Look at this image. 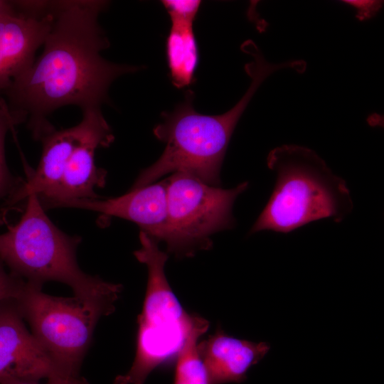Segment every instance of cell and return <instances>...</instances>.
<instances>
[{
    "instance_id": "11",
    "label": "cell",
    "mask_w": 384,
    "mask_h": 384,
    "mask_svg": "<svg viewBox=\"0 0 384 384\" xmlns=\"http://www.w3.org/2000/svg\"><path fill=\"white\" fill-rule=\"evenodd\" d=\"M62 208L83 209L100 214V217H117L132 221L157 242H166L168 238L166 178L130 188L118 197L72 201Z\"/></svg>"
},
{
    "instance_id": "15",
    "label": "cell",
    "mask_w": 384,
    "mask_h": 384,
    "mask_svg": "<svg viewBox=\"0 0 384 384\" xmlns=\"http://www.w3.org/2000/svg\"><path fill=\"white\" fill-rule=\"evenodd\" d=\"M209 322L197 315L186 342L175 362L174 384H210L206 366L200 357L197 344Z\"/></svg>"
},
{
    "instance_id": "4",
    "label": "cell",
    "mask_w": 384,
    "mask_h": 384,
    "mask_svg": "<svg viewBox=\"0 0 384 384\" xmlns=\"http://www.w3.org/2000/svg\"><path fill=\"white\" fill-rule=\"evenodd\" d=\"M276 176L272 195L250 234L287 233L311 222L343 220L353 203L346 181L314 150L295 144L275 147L267 158Z\"/></svg>"
},
{
    "instance_id": "10",
    "label": "cell",
    "mask_w": 384,
    "mask_h": 384,
    "mask_svg": "<svg viewBox=\"0 0 384 384\" xmlns=\"http://www.w3.org/2000/svg\"><path fill=\"white\" fill-rule=\"evenodd\" d=\"M30 332L15 299L0 304V384L67 377Z\"/></svg>"
},
{
    "instance_id": "14",
    "label": "cell",
    "mask_w": 384,
    "mask_h": 384,
    "mask_svg": "<svg viewBox=\"0 0 384 384\" xmlns=\"http://www.w3.org/2000/svg\"><path fill=\"white\" fill-rule=\"evenodd\" d=\"M166 48L173 84L178 88L188 86L193 82L198 62L193 24L171 23Z\"/></svg>"
},
{
    "instance_id": "13",
    "label": "cell",
    "mask_w": 384,
    "mask_h": 384,
    "mask_svg": "<svg viewBox=\"0 0 384 384\" xmlns=\"http://www.w3.org/2000/svg\"><path fill=\"white\" fill-rule=\"evenodd\" d=\"M81 133V125L53 129L41 140L42 154L36 169L30 170L14 197L10 209L35 194L48 195L59 183Z\"/></svg>"
},
{
    "instance_id": "5",
    "label": "cell",
    "mask_w": 384,
    "mask_h": 384,
    "mask_svg": "<svg viewBox=\"0 0 384 384\" xmlns=\"http://www.w3.org/2000/svg\"><path fill=\"white\" fill-rule=\"evenodd\" d=\"M139 238L141 246L134 255L146 266L148 278L137 318L136 353L129 371L117 375L114 384H144L153 370L176 362L197 316L183 309L167 281V253L144 232L140 230Z\"/></svg>"
},
{
    "instance_id": "6",
    "label": "cell",
    "mask_w": 384,
    "mask_h": 384,
    "mask_svg": "<svg viewBox=\"0 0 384 384\" xmlns=\"http://www.w3.org/2000/svg\"><path fill=\"white\" fill-rule=\"evenodd\" d=\"M15 301L31 334L58 368L65 375H80L95 326L111 313L75 297L46 294L42 287L26 281Z\"/></svg>"
},
{
    "instance_id": "8",
    "label": "cell",
    "mask_w": 384,
    "mask_h": 384,
    "mask_svg": "<svg viewBox=\"0 0 384 384\" xmlns=\"http://www.w3.org/2000/svg\"><path fill=\"white\" fill-rule=\"evenodd\" d=\"M80 124V135L59 183L48 195L38 198L46 210L61 208L72 201L97 198L95 189L105 185L107 171L96 166L95 154L114 142L112 129L100 108L83 110Z\"/></svg>"
},
{
    "instance_id": "16",
    "label": "cell",
    "mask_w": 384,
    "mask_h": 384,
    "mask_svg": "<svg viewBox=\"0 0 384 384\" xmlns=\"http://www.w3.org/2000/svg\"><path fill=\"white\" fill-rule=\"evenodd\" d=\"M15 125L5 100L0 97V226L6 222L11 203L24 181L11 172L5 156L6 136Z\"/></svg>"
},
{
    "instance_id": "17",
    "label": "cell",
    "mask_w": 384,
    "mask_h": 384,
    "mask_svg": "<svg viewBox=\"0 0 384 384\" xmlns=\"http://www.w3.org/2000/svg\"><path fill=\"white\" fill-rule=\"evenodd\" d=\"M162 4L169 15L171 23L193 24L199 10L201 1L164 0Z\"/></svg>"
},
{
    "instance_id": "19",
    "label": "cell",
    "mask_w": 384,
    "mask_h": 384,
    "mask_svg": "<svg viewBox=\"0 0 384 384\" xmlns=\"http://www.w3.org/2000/svg\"><path fill=\"white\" fill-rule=\"evenodd\" d=\"M346 4L353 6L356 9V17L361 20L370 18L376 14L381 8L383 1H344Z\"/></svg>"
},
{
    "instance_id": "20",
    "label": "cell",
    "mask_w": 384,
    "mask_h": 384,
    "mask_svg": "<svg viewBox=\"0 0 384 384\" xmlns=\"http://www.w3.org/2000/svg\"><path fill=\"white\" fill-rule=\"evenodd\" d=\"M47 382L43 384H89L88 381L83 377L67 376L55 377L47 379ZM5 384H41L39 381L33 380H14Z\"/></svg>"
},
{
    "instance_id": "2",
    "label": "cell",
    "mask_w": 384,
    "mask_h": 384,
    "mask_svg": "<svg viewBox=\"0 0 384 384\" xmlns=\"http://www.w3.org/2000/svg\"><path fill=\"white\" fill-rule=\"evenodd\" d=\"M244 52L252 57L245 66L250 85L238 102L218 115L201 114L194 109L193 94L189 92L174 110L163 112L162 121L154 129L156 137L165 143L158 160L142 170L131 188L154 183L170 173H184L207 184L220 185V169L235 127L254 94L273 73L290 68V62L271 63L257 46L247 45Z\"/></svg>"
},
{
    "instance_id": "12",
    "label": "cell",
    "mask_w": 384,
    "mask_h": 384,
    "mask_svg": "<svg viewBox=\"0 0 384 384\" xmlns=\"http://www.w3.org/2000/svg\"><path fill=\"white\" fill-rule=\"evenodd\" d=\"M267 342H253L229 336L218 327L212 335L197 344L210 384L242 383L248 370L268 353Z\"/></svg>"
},
{
    "instance_id": "1",
    "label": "cell",
    "mask_w": 384,
    "mask_h": 384,
    "mask_svg": "<svg viewBox=\"0 0 384 384\" xmlns=\"http://www.w3.org/2000/svg\"><path fill=\"white\" fill-rule=\"evenodd\" d=\"M107 5L99 0L52 1L53 20L42 53L4 92L14 122H26L36 140L55 129L48 119L53 112L67 105L82 111L101 108L112 82L139 70L102 56L110 41L98 17Z\"/></svg>"
},
{
    "instance_id": "3",
    "label": "cell",
    "mask_w": 384,
    "mask_h": 384,
    "mask_svg": "<svg viewBox=\"0 0 384 384\" xmlns=\"http://www.w3.org/2000/svg\"><path fill=\"white\" fill-rule=\"evenodd\" d=\"M79 235L57 227L35 194L26 198L19 220L0 234V259L9 271L26 282L43 287L50 281L69 286L75 297L111 314L122 285L84 272L77 260Z\"/></svg>"
},
{
    "instance_id": "9",
    "label": "cell",
    "mask_w": 384,
    "mask_h": 384,
    "mask_svg": "<svg viewBox=\"0 0 384 384\" xmlns=\"http://www.w3.org/2000/svg\"><path fill=\"white\" fill-rule=\"evenodd\" d=\"M16 11L0 15V92L35 60L50 29L52 1H14Z\"/></svg>"
},
{
    "instance_id": "7",
    "label": "cell",
    "mask_w": 384,
    "mask_h": 384,
    "mask_svg": "<svg viewBox=\"0 0 384 384\" xmlns=\"http://www.w3.org/2000/svg\"><path fill=\"white\" fill-rule=\"evenodd\" d=\"M166 182L169 234L166 244L167 250L179 257L210 249L212 235L233 228V204L248 187V182L244 181L224 189L180 172L174 173Z\"/></svg>"
},
{
    "instance_id": "18",
    "label": "cell",
    "mask_w": 384,
    "mask_h": 384,
    "mask_svg": "<svg viewBox=\"0 0 384 384\" xmlns=\"http://www.w3.org/2000/svg\"><path fill=\"white\" fill-rule=\"evenodd\" d=\"M26 280L7 271L0 259V304L7 300L16 299L21 292Z\"/></svg>"
},
{
    "instance_id": "21",
    "label": "cell",
    "mask_w": 384,
    "mask_h": 384,
    "mask_svg": "<svg viewBox=\"0 0 384 384\" xmlns=\"http://www.w3.org/2000/svg\"><path fill=\"white\" fill-rule=\"evenodd\" d=\"M16 7L14 1L0 0V15L14 13Z\"/></svg>"
}]
</instances>
